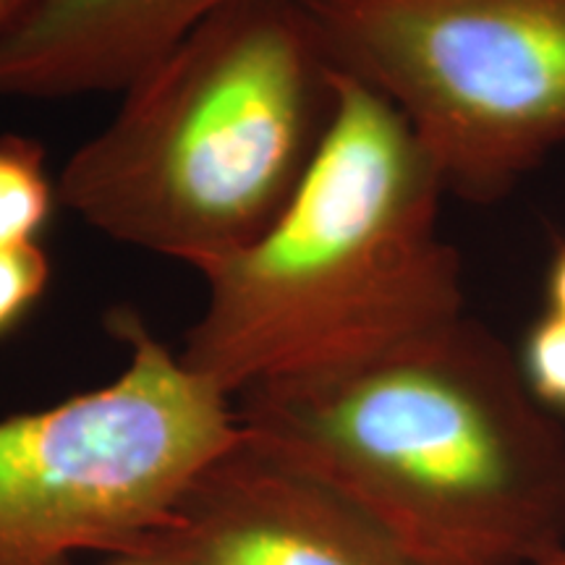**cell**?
Here are the masks:
<instances>
[{
	"label": "cell",
	"instance_id": "6da1fadb",
	"mask_svg": "<svg viewBox=\"0 0 565 565\" xmlns=\"http://www.w3.org/2000/svg\"><path fill=\"white\" fill-rule=\"evenodd\" d=\"M233 404L246 435L335 487L414 565H534L565 547V429L475 317Z\"/></svg>",
	"mask_w": 565,
	"mask_h": 565
},
{
	"label": "cell",
	"instance_id": "7a4b0ae2",
	"mask_svg": "<svg viewBox=\"0 0 565 565\" xmlns=\"http://www.w3.org/2000/svg\"><path fill=\"white\" fill-rule=\"evenodd\" d=\"M448 189L401 113L338 71L312 166L275 223L200 273L183 364L236 401L257 385L333 374L461 320Z\"/></svg>",
	"mask_w": 565,
	"mask_h": 565
},
{
	"label": "cell",
	"instance_id": "3957f363",
	"mask_svg": "<svg viewBox=\"0 0 565 565\" xmlns=\"http://www.w3.org/2000/svg\"><path fill=\"white\" fill-rule=\"evenodd\" d=\"M335 76L299 0H242L121 92L63 162L61 207L207 270L291 202L333 118Z\"/></svg>",
	"mask_w": 565,
	"mask_h": 565
},
{
	"label": "cell",
	"instance_id": "277c9868",
	"mask_svg": "<svg viewBox=\"0 0 565 565\" xmlns=\"http://www.w3.org/2000/svg\"><path fill=\"white\" fill-rule=\"evenodd\" d=\"M108 328L121 374L0 419V565L145 561L189 484L242 435L236 404L137 309H113Z\"/></svg>",
	"mask_w": 565,
	"mask_h": 565
},
{
	"label": "cell",
	"instance_id": "5b68a950",
	"mask_svg": "<svg viewBox=\"0 0 565 565\" xmlns=\"http://www.w3.org/2000/svg\"><path fill=\"white\" fill-rule=\"evenodd\" d=\"M335 71L391 103L448 196L498 204L565 150V0H299Z\"/></svg>",
	"mask_w": 565,
	"mask_h": 565
},
{
	"label": "cell",
	"instance_id": "8992f818",
	"mask_svg": "<svg viewBox=\"0 0 565 565\" xmlns=\"http://www.w3.org/2000/svg\"><path fill=\"white\" fill-rule=\"evenodd\" d=\"M145 561L414 565L362 508L244 429L189 484Z\"/></svg>",
	"mask_w": 565,
	"mask_h": 565
},
{
	"label": "cell",
	"instance_id": "52a82bcc",
	"mask_svg": "<svg viewBox=\"0 0 565 565\" xmlns=\"http://www.w3.org/2000/svg\"><path fill=\"white\" fill-rule=\"evenodd\" d=\"M242 0H38L0 34V100H68L131 87Z\"/></svg>",
	"mask_w": 565,
	"mask_h": 565
},
{
	"label": "cell",
	"instance_id": "ba28073f",
	"mask_svg": "<svg viewBox=\"0 0 565 565\" xmlns=\"http://www.w3.org/2000/svg\"><path fill=\"white\" fill-rule=\"evenodd\" d=\"M61 207L58 175L45 147L24 134H0V252L40 246Z\"/></svg>",
	"mask_w": 565,
	"mask_h": 565
},
{
	"label": "cell",
	"instance_id": "9c48e42d",
	"mask_svg": "<svg viewBox=\"0 0 565 565\" xmlns=\"http://www.w3.org/2000/svg\"><path fill=\"white\" fill-rule=\"evenodd\" d=\"M529 391L547 412L565 414V317L542 312L515 351Z\"/></svg>",
	"mask_w": 565,
	"mask_h": 565
},
{
	"label": "cell",
	"instance_id": "30bf717a",
	"mask_svg": "<svg viewBox=\"0 0 565 565\" xmlns=\"http://www.w3.org/2000/svg\"><path fill=\"white\" fill-rule=\"evenodd\" d=\"M51 280L53 263L42 244L0 252V341L38 309Z\"/></svg>",
	"mask_w": 565,
	"mask_h": 565
},
{
	"label": "cell",
	"instance_id": "8fae6325",
	"mask_svg": "<svg viewBox=\"0 0 565 565\" xmlns=\"http://www.w3.org/2000/svg\"><path fill=\"white\" fill-rule=\"evenodd\" d=\"M545 309L565 317V238L553 249L545 273Z\"/></svg>",
	"mask_w": 565,
	"mask_h": 565
},
{
	"label": "cell",
	"instance_id": "7c38bea8",
	"mask_svg": "<svg viewBox=\"0 0 565 565\" xmlns=\"http://www.w3.org/2000/svg\"><path fill=\"white\" fill-rule=\"evenodd\" d=\"M38 0H0V34L17 21L21 13L30 11Z\"/></svg>",
	"mask_w": 565,
	"mask_h": 565
},
{
	"label": "cell",
	"instance_id": "4fadbf2b",
	"mask_svg": "<svg viewBox=\"0 0 565 565\" xmlns=\"http://www.w3.org/2000/svg\"><path fill=\"white\" fill-rule=\"evenodd\" d=\"M534 565H565V547L557 550L555 555H550V557H545V561H540V563H534Z\"/></svg>",
	"mask_w": 565,
	"mask_h": 565
},
{
	"label": "cell",
	"instance_id": "5bb4252c",
	"mask_svg": "<svg viewBox=\"0 0 565 565\" xmlns=\"http://www.w3.org/2000/svg\"><path fill=\"white\" fill-rule=\"evenodd\" d=\"M116 565H158V563H147V561H118Z\"/></svg>",
	"mask_w": 565,
	"mask_h": 565
}]
</instances>
